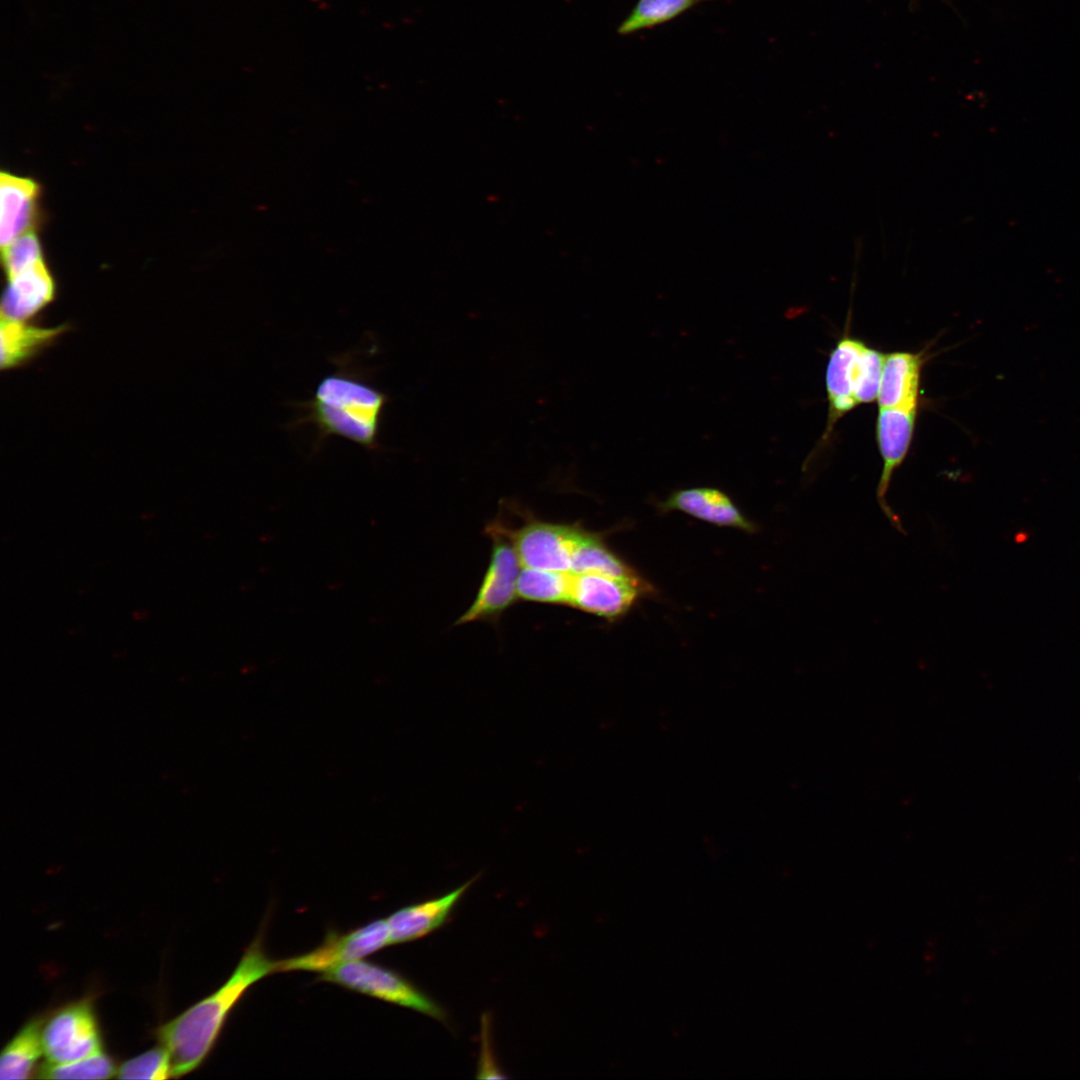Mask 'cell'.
<instances>
[{
  "label": "cell",
  "instance_id": "6da1fadb",
  "mask_svg": "<svg viewBox=\"0 0 1080 1080\" xmlns=\"http://www.w3.org/2000/svg\"><path fill=\"white\" fill-rule=\"evenodd\" d=\"M276 972L277 960L267 954L261 928L221 987L157 1029L159 1042L170 1055L172 1078L182 1077L202 1065L245 993L259 980Z\"/></svg>",
  "mask_w": 1080,
  "mask_h": 1080
},
{
  "label": "cell",
  "instance_id": "7a4b0ae2",
  "mask_svg": "<svg viewBox=\"0 0 1080 1080\" xmlns=\"http://www.w3.org/2000/svg\"><path fill=\"white\" fill-rule=\"evenodd\" d=\"M334 363L335 369L322 377L312 397L299 404L302 414L293 425L314 426L318 446L336 436L376 451L388 395L346 356Z\"/></svg>",
  "mask_w": 1080,
  "mask_h": 1080
},
{
  "label": "cell",
  "instance_id": "3957f363",
  "mask_svg": "<svg viewBox=\"0 0 1080 1080\" xmlns=\"http://www.w3.org/2000/svg\"><path fill=\"white\" fill-rule=\"evenodd\" d=\"M884 357L881 351L850 335L836 343L826 367L828 417L822 441L843 416L877 400Z\"/></svg>",
  "mask_w": 1080,
  "mask_h": 1080
},
{
  "label": "cell",
  "instance_id": "277c9868",
  "mask_svg": "<svg viewBox=\"0 0 1080 1080\" xmlns=\"http://www.w3.org/2000/svg\"><path fill=\"white\" fill-rule=\"evenodd\" d=\"M522 523L512 528L495 519L484 529L485 534L506 537L514 546L523 567L570 572L573 554L586 528L580 523H557L522 511Z\"/></svg>",
  "mask_w": 1080,
  "mask_h": 1080
},
{
  "label": "cell",
  "instance_id": "5b68a950",
  "mask_svg": "<svg viewBox=\"0 0 1080 1080\" xmlns=\"http://www.w3.org/2000/svg\"><path fill=\"white\" fill-rule=\"evenodd\" d=\"M319 981L377 998L446 1021V1013L407 978L385 966L363 959L344 963L320 973Z\"/></svg>",
  "mask_w": 1080,
  "mask_h": 1080
},
{
  "label": "cell",
  "instance_id": "8992f818",
  "mask_svg": "<svg viewBox=\"0 0 1080 1080\" xmlns=\"http://www.w3.org/2000/svg\"><path fill=\"white\" fill-rule=\"evenodd\" d=\"M42 1045L48 1063H66L103 1050L93 1001L71 1002L46 1017Z\"/></svg>",
  "mask_w": 1080,
  "mask_h": 1080
},
{
  "label": "cell",
  "instance_id": "52a82bcc",
  "mask_svg": "<svg viewBox=\"0 0 1080 1080\" xmlns=\"http://www.w3.org/2000/svg\"><path fill=\"white\" fill-rule=\"evenodd\" d=\"M387 945H391L387 919L373 920L346 933L331 929L313 950L277 960V972L322 973L338 965L361 960Z\"/></svg>",
  "mask_w": 1080,
  "mask_h": 1080
},
{
  "label": "cell",
  "instance_id": "ba28073f",
  "mask_svg": "<svg viewBox=\"0 0 1080 1080\" xmlns=\"http://www.w3.org/2000/svg\"><path fill=\"white\" fill-rule=\"evenodd\" d=\"M492 540L489 565L476 597L455 625L476 621H493L518 599L517 582L521 562L512 543L496 533L486 534Z\"/></svg>",
  "mask_w": 1080,
  "mask_h": 1080
},
{
  "label": "cell",
  "instance_id": "9c48e42d",
  "mask_svg": "<svg viewBox=\"0 0 1080 1080\" xmlns=\"http://www.w3.org/2000/svg\"><path fill=\"white\" fill-rule=\"evenodd\" d=\"M651 591L642 577L569 572L567 606L612 622L623 617L642 595Z\"/></svg>",
  "mask_w": 1080,
  "mask_h": 1080
},
{
  "label": "cell",
  "instance_id": "30bf717a",
  "mask_svg": "<svg viewBox=\"0 0 1080 1080\" xmlns=\"http://www.w3.org/2000/svg\"><path fill=\"white\" fill-rule=\"evenodd\" d=\"M917 414L918 410L884 408L878 409L876 419V439L882 459V471L876 493L877 500L891 525L903 534H906V532L900 518L888 504L886 494L894 471L903 463L909 452Z\"/></svg>",
  "mask_w": 1080,
  "mask_h": 1080
},
{
  "label": "cell",
  "instance_id": "8fae6325",
  "mask_svg": "<svg viewBox=\"0 0 1080 1080\" xmlns=\"http://www.w3.org/2000/svg\"><path fill=\"white\" fill-rule=\"evenodd\" d=\"M56 282L44 260L7 277L1 319L34 321L55 299Z\"/></svg>",
  "mask_w": 1080,
  "mask_h": 1080
},
{
  "label": "cell",
  "instance_id": "7c38bea8",
  "mask_svg": "<svg viewBox=\"0 0 1080 1080\" xmlns=\"http://www.w3.org/2000/svg\"><path fill=\"white\" fill-rule=\"evenodd\" d=\"M663 512L679 511L699 520L753 533L757 527L746 518L731 498L713 487H691L673 491L659 503Z\"/></svg>",
  "mask_w": 1080,
  "mask_h": 1080
},
{
  "label": "cell",
  "instance_id": "4fadbf2b",
  "mask_svg": "<svg viewBox=\"0 0 1080 1080\" xmlns=\"http://www.w3.org/2000/svg\"><path fill=\"white\" fill-rule=\"evenodd\" d=\"M924 362L922 352L897 351L885 354L876 400L879 409L918 410Z\"/></svg>",
  "mask_w": 1080,
  "mask_h": 1080
},
{
  "label": "cell",
  "instance_id": "5bb4252c",
  "mask_svg": "<svg viewBox=\"0 0 1080 1080\" xmlns=\"http://www.w3.org/2000/svg\"><path fill=\"white\" fill-rule=\"evenodd\" d=\"M474 880L440 897L408 905L392 913L387 918L391 945L417 940L440 928Z\"/></svg>",
  "mask_w": 1080,
  "mask_h": 1080
},
{
  "label": "cell",
  "instance_id": "9a60e30c",
  "mask_svg": "<svg viewBox=\"0 0 1080 1080\" xmlns=\"http://www.w3.org/2000/svg\"><path fill=\"white\" fill-rule=\"evenodd\" d=\"M39 186L30 178L8 172L0 175V242L5 247L18 237L32 232L35 223Z\"/></svg>",
  "mask_w": 1080,
  "mask_h": 1080
},
{
  "label": "cell",
  "instance_id": "2e32d148",
  "mask_svg": "<svg viewBox=\"0 0 1080 1080\" xmlns=\"http://www.w3.org/2000/svg\"><path fill=\"white\" fill-rule=\"evenodd\" d=\"M68 329L67 324L42 327L34 321L1 319V370L24 366L52 346Z\"/></svg>",
  "mask_w": 1080,
  "mask_h": 1080
},
{
  "label": "cell",
  "instance_id": "e0dca14e",
  "mask_svg": "<svg viewBox=\"0 0 1080 1080\" xmlns=\"http://www.w3.org/2000/svg\"><path fill=\"white\" fill-rule=\"evenodd\" d=\"M46 1016L28 1020L5 1045L0 1055V1079H28L36 1073L43 1054L42 1028Z\"/></svg>",
  "mask_w": 1080,
  "mask_h": 1080
},
{
  "label": "cell",
  "instance_id": "ac0fdd59",
  "mask_svg": "<svg viewBox=\"0 0 1080 1080\" xmlns=\"http://www.w3.org/2000/svg\"><path fill=\"white\" fill-rule=\"evenodd\" d=\"M709 1L713 0H637L617 27V34L630 36L656 28Z\"/></svg>",
  "mask_w": 1080,
  "mask_h": 1080
},
{
  "label": "cell",
  "instance_id": "d6986e66",
  "mask_svg": "<svg viewBox=\"0 0 1080 1080\" xmlns=\"http://www.w3.org/2000/svg\"><path fill=\"white\" fill-rule=\"evenodd\" d=\"M569 572L523 567L517 582L518 599L528 602L566 605Z\"/></svg>",
  "mask_w": 1080,
  "mask_h": 1080
},
{
  "label": "cell",
  "instance_id": "ffe728a7",
  "mask_svg": "<svg viewBox=\"0 0 1080 1080\" xmlns=\"http://www.w3.org/2000/svg\"><path fill=\"white\" fill-rule=\"evenodd\" d=\"M117 1068L113 1057L101 1050L66 1063L45 1061L37 1068L36 1077L41 1079H109L116 1076Z\"/></svg>",
  "mask_w": 1080,
  "mask_h": 1080
},
{
  "label": "cell",
  "instance_id": "44dd1931",
  "mask_svg": "<svg viewBox=\"0 0 1080 1080\" xmlns=\"http://www.w3.org/2000/svg\"><path fill=\"white\" fill-rule=\"evenodd\" d=\"M115 1077L119 1079L149 1080L172 1078L170 1055L167 1049L160 1044L158 1047L124 1061L117 1068Z\"/></svg>",
  "mask_w": 1080,
  "mask_h": 1080
},
{
  "label": "cell",
  "instance_id": "7402d4cb",
  "mask_svg": "<svg viewBox=\"0 0 1080 1080\" xmlns=\"http://www.w3.org/2000/svg\"><path fill=\"white\" fill-rule=\"evenodd\" d=\"M44 260L37 236L26 233L2 248V263L6 278Z\"/></svg>",
  "mask_w": 1080,
  "mask_h": 1080
},
{
  "label": "cell",
  "instance_id": "603a6c76",
  "mask_svg": "<svg viewBox=\"0 0 1080 1080\" xmlns=\"http://www.w3.org/2000/svg\"><path fill=\"white\" fill-rule=\"evenodd\" d=\"M487 1037H488V1033H487V1031H485V1026L483 1024V1028H482V1048L483 1049H482V1052H481V1060H480V1063H479V1069H478L477 1077L478 1078H503L505 1076L500 1072V1070L494 1064L493 1058L492 1057L490 1058V1056H489V1051H490L489 1048L490 1047L488 1046L489 1045V1041H488L489 1039H487Z\"/></svg>",
  "mask_w": 1080,
  "mask_h": 1080
}]
</instances>
